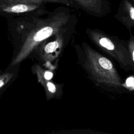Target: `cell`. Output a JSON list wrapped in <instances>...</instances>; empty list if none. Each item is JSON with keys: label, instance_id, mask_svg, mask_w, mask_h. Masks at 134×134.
<instances>
[{"label": "cell", "instance_id": "obj_2", "mask_svg": "<svg viewBox=\"0 0 134 134\" xmlns=\"http://www.w3.org/2000/svg\"><path fill=\"white\" fill-rule=\"evenodd\" d=\"M81 65L97 80L109 84H118L119 78L114 64L84 42L76 48Z\"/></svg>", "mask_w": 134, "mask_h": 134}, {"label": "cell", "instance_id": "obj_13", "mask_svg": "<svg viewBox=\"0 0 134 134\" xmlns=\"http://www.w3.org/2000/svg\"><path fill=\"white\" fill-rule=\"evenodd\" d=\"M6 2H7V4H13L15 2H16L17 0H5Z\"/></svg>", "mask_w": 134, "mask_h": 134}, {"label": "cell", "instance_id": "obj_5", "mask_svg": "<svg viewBox=\"0 0 134 134\" xmlns=\"http://www.w3.org/2000/svg\"><path fill=\"white\" fill-rule=\"evenodd\" d=\"M88 14L96 17H102L109 11L108 0H71Z\"/></svg>", "mask_w": 134, "mask_h": 134}, {"label": "cell", "instance_id": "obj_1", "mask_svg": "<svg viewBox=\"0 0 134 134\" xmlns=\"http://www.w3.org/2000/svg\"><path fill=\"white\" fill-rule=\"evenodd\" d=\"M38 16L31 18V26L12 60V65H17L28 58L43 41L60 33L74 30L75 27V16L65 7L57 8L44 18Z\"/></svg>", "mask_w": 134, "mask_h": 134}, {"label": "cell", "instance_id": "obj_9", "mask_svg": "<svg viewBox=\"0 0 134 134\" xmlns=\"http://www.w3.org/2000/svg\"><path fill=\"white\" fill-rule=\"evenodd\" d=\"M13 76L12 73H5L0 75V89L6 85L11 80Z\"/></svg>", "mask_w": 134, "mask_h": 134}, {"label": "cell", "instance_id": "obj_12", "mask_svg": "<svg viewBox=\"0 0 134 134\" xmlns=\"http://www.w3.org/2000/svg\"><path fill=\"white\" fill-rule=\"evenodd\" d=\"M126 85L128 87H133V77L132 76L129 77L126 82Z\"/></svg>", "mask_w": 134, "mask_h": 134}, {"label": "cell", "instance_id": "obj_7", "mask_svg": "<svg viewBox=\"0 0 134 134\" xmlns=\"http://www.w3.org/2000/svg\"><path fill=\"white\" fill-rule=\"evenodd\" d=\"M116 18L127 28L130 29L134 27V7L128 0H122L118 8Z\"/></svg>", "mask_w": 134, "mask_h": 134}, {"label": "cell", "instance_id": "obj_8", "mask_svg": "<svg viewBox=\"0 0 134 134\" xmlns=\"http://www.w3.org/2000/svg\"><path fill=\"white\" fill-rule=\"evenodd\" d=\"M47 2L58 3L64 4L68 6H71L73 5L71 0H17L14 3H21L34 4H44Z\"/></svg>", "mask_w": 134, "mask_h": 134}, {"label": "cell", "instance_id": "obj_10", "mask_svg": "<svg viewBox=\"0 0 134 134\" xmlns=\"http://www.w3.org/2000/svg\"><path fill=\"white\" fill-rule=\"evenodd\" d=\"M127 48L131 59L134 61V38L133 36L129 39Z\"/></svg>", "mask_w": 134, "mask_h": 134}, {"label": "cell", "instance_id": "obj_4", "mask_svg": "<svg viewBox=\"0 0 134 134\" xmlns=\"http://www.w3.org/2000/svg\"><path fill=\"white\" fill-rule=\"evenodd\" d=\"M73 30L60 33L43 41L33 53L36 59L46 65H51L63 51Z\"/></svg>", "mask_w": 134, "mask_h": 134}, {"label": "cell", "instance_id": "obj_11", "mask_svg": "<svg viewBox=\"0 0 134 134\" xmlns=\"http://www.w3.org/2000/svg\"><path fill=\"white\" fill-rule=\"evenodd\" d=\"M47 86L48 90L50 92L54 93L55 92V90H56L55 86L52 83H51L50 82H48L47 83Z\"/></svg>", "mask_w": 134, "mask_h": 134}, {"label": "cell", "instance_id": "obj_3", "mask_svg": "<svg viewBox=\"0 0 134 134\" xmlns=\"http://www.w3.org/2000/svg\"><path fill=\"white\" fill-rule=\"evenodd\" d=\"M86 33L96 46L114 58L121 67L126 69H133L134 61L131 59L127 46L122 40L96 29L88 28Z\"/></svg>", "mask_w": 134, "mask_h": 134}, {"label": "cell", "instance_id": "obj_6", "mask_svg": "<svg viewBox=\"0 0 134 134\" xmlns=\"http://www.w3.org/2000/svg\"><path fill=\"white\" fill-rule=\"evenodd\" d=\"M2 11L8 13L20 14L28 12H35V13L43 15L47 11L44 8V4H34L27 3H14L8 4L2 7Z\"/></svg>", "mask_w": 134, "mask_h": 134}]
</instances>
